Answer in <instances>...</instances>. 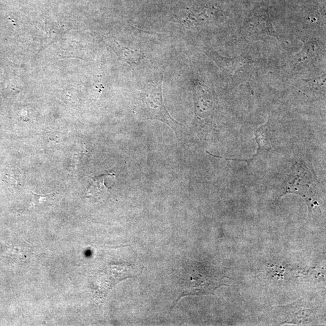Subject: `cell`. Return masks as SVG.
I'll use <instances>...</instances> for the list:
<instances>
[{
  "instance_id": "obj_2",
  "label": "cell",
  "mask_w": 326,
  "mask_h": 326,
  "mask_svg": "<svg viewBox=\"0 0 326 326\" xmlns=\"http://www.w3.org/2000/svg\"><path fill=\"white\" fill-rule=\"evenodd\" d=\"M162 80L149 84L141 96L144 114L147 118L157 120L167 124L171 128L177 131L182 124L170 116L165 107L162 92Z\"/></svg>"
},
{
  "instance_id": "obj_3",
  "label": "cell",
  "mask_w": 326,
  "mask_h": 326,
  "mask_svg": "<svg viewBox=\"0 0 326 326\" xmlns=\"http://www.w3.org/2000/svg\"><path fill=\"white\" fill-rule=\"evenodd\" d=\"M114 178H116L114 173H108L94 177L87 190L86 198L94 200L104 199L110 193L111 187L107 186V182Z\"/></svg>"
},
{
  "instance_id": "obj_6",
  "label": "cell",
  "mask_w": 326,
  "mask_h": 326,
  "mask_svg": "<svg viewBox=\"0 0 326 326\" xmlns=\"http://www.w3.org/2000/svg\"><path fill=\"white\" fill-rule=\"evenodd\" d=\"M32 205L37 208L45 207L51 205L55 198L54 194L39 195L34 192H32Z\"/></svg>"
},
{
  "instance_id": "obj_1",
  "label": "cell",
  "mask_w": 326,
  "mask_h": 326,
  "mask_svg": "<svg viewBox=\"0 0 326 326\" xmlns=\"http://www.w3.org/2000/svg\"><path fill=\"white\" fill-rule=\"evenodd\" d=\"M284 195L293 193L305 199L310 211L319 206L320 184L309 163L297 162L290 168L285 185Z\"/></svg>"
},
{
  "instance_id": "obj_5",
  "label": "cell",
  "mask_w": 326,
  "mask_h": 326,
  "mask_svg": "<svg viewBox=\"0 0 326 326\" xmlns=\"http://www.w3.org/2000/svg\"><path fill=\"white\" fill-rule=\"evenodd\" d=\"M303 82L304 89L309 90L310 92H313V93L314 92V93L321 92L323 94L325 92V75H323L320 78L313 79V80H304Z\"/></svg>"
},
{
  "instance_id": "obj_4",
  "label": "cell",
  "mask_w": 326,
  "mask_h": 326,
  "mask_svg": "<svg viewBox=\"0 0 326 326\" xmlns=\"http://www.w3.org/2000/svg\"><path fill=\"white\" fill-rule=\"evenodd\" d=\"M248 30L254 34H264L277 37L275 31L272 26L270 21L266 20H257L256 18H252L249 22Z\"/></svg>"
}]
</instances>
